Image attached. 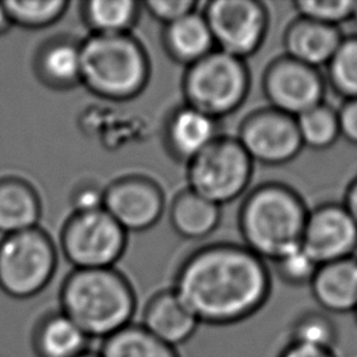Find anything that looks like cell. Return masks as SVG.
I'll use <instances>...</instances> for the list:
<instances>
[{
    "instance_id": "obj_1",
    "label": "cell",
    "mask_w": 357,
    "mask_h": 357,
    "mask_svg": "<svg viewBox=\"0 0 357 357\" xmlns=\"http://www.w3.org/2000/svg\"><path fill=\"white\" fill-rule=\"evenodd\" d=\"M173 290L199 324L234 325L257 314L272 290L264 259L244 244L215 243L190 254Z\"/></svg>"
},
{
    "instance_id": "obj_2",
    "label": "cell",
    "mask_w": 357,
    "mask_h": 357,
    "mask_svg": "<svg viewBox=\"0 0 357 357\" xmlns=\"http://www.w3.org/2000/svg\"><path fill=\"white\" fill-rule=\"evenodd\" d=\"M308 211L301 195L284 183L257 185L238 211L243 244L261 259L273 262L301 245Z\"/></svg>"
},
{
    "instance_id": "obj_3",
    "label": "cell",
    "mask_w": 357,
    "mask_h": 357,
    "mask_svg": "<svg viewBox=\"0 0 357 357\" xmlns=\"http://www.w3.org/2000/svg\"><path fill=\"white\" fill-rule=\"evenodd\" d=\"M60 307L89 339L105 340L132 324L137 297L114 268L73 269L61 286Z\"/></svg>"
},
{
    "instance_id": "obj_4",
    "label": "cell",
    "mask_w": 357,
    "mask_h": 357,
    "mask_svg": "<svg viewBox=\"0 0 357 357\" xmlns=\"http://www.w3.org/2000/svg\"><path fill=\"white\" fill-rule=\"evenodd\" d=\"M149 74L148 54L130 33H91L81 43V82L98 96L132 99L144 91Z\"/></svg>"
},
{
    "instance_id": "obj_5",
    "label": "cell",
    "mask_w": 357,
    "mask_h": 357,
    "mask_svg": "<svg viewBox=\"0 0 357 357\" xmlns=\"http://www.w3.org/2000/svg\"><path fill=\"white\" fill-rule=\"evenodd\" d=\"M251 75L245 60L212 50L188 66L183 78L187 105L219 120L237 112L245 102Z\"/></svg>"
},
{
    "instance_id": "obj_6",
    "label": "cell",
    "mask_w": 357,
    "mask_h": 357,
    "mask_svg": "<svg viewBox=\"0 0 357 357\" xmlns=\"http://www.w3.org/2000/svg\"><path fill=\"white\" fill-rule=\"evenodd\" d=\"M188 188L222 206L250 187L254 162L236 137L220 134L187 163Z\"/></svg>"
},
{
    "instance_id": "obj_7",
    "label": "cell",
    "mask_w": 357,
    "mask_h": 357,
    "mask_svg": "<svg viewBox=\"0 0 357 357\" xmlns=\"http://www.w3.org/2000/svg\"><path fill=\"white\" fill-rule=\"evenodd\" d=\"M57 268V251L42 229L3 236L0 241V289L13 298L39 294Z\"/></svg>"
},
{
    "instance_id": "obj_8",
    "label": "cell",
    "mask_w": 357,
    "mask_h": 357,
    "mask_svg": "<svg viewBox=\"0 0 357 357\" xmlns=\"http://www.w3.org/2000/svg\"><path fill=\"white\" fill-rule=\"evenodd\" d=\"M127 245V231L105 211L73 213L61 231V248L74 269L113 268Z\"/></svg>"
},
{
    "instance_id": "obj_9",
    "label": "cell",
    "mask_w": 357,
    "mask_h": 357,
    "mask_svg": "<svg viewBox=\"0 0 357 357\" xmlns=\"http://www.w3.org/2000/svg\"><path fill=\"white\" fill-rule=\"evenodd\" d=\"M218 50L247 60L262 46L269 11L258 0H213L202 11Z\"/></svg>"
},
{
    "instance_id": "obj_10",
    "label": "cell",
    "mask_w": 357,
    "mask_h": 357,
    "mask_svg": "<svg viewBox=\"0 0 357 357\" xmlns=\"http://www.w3.org/2000/svg\"><path fill=\"white\" fill-rule=\"evenodd\" d=\"M236 138L254 163L266 166L286 165L304 148L296 117L271 106L248 113Z\"/></svg>"
},
{
    "instance_id": "obj_11",
    "label": "cell",
    "mask_w": 357,
    "mask_h": 357,
    "mask_svg": "<svg viewBox=\"0 0 357 357\" xmlns=\"http://www.w3.org/2000/svg\"><path fill=\"white\" fill-rule=\"evenodd\" d=\"M262 91L268 106L297 117L325 102L326 81L318 68L284 54L266 66Z\"/></svg>"
},
{
    "instance_id": "obj_12",
    "label": "cell",
    "mask_w": 357,
    "mask_h": 357,
    "mask_svg": "<svg viewBox=\"0 0 357 357\" xmlns=\"http://www.w3.org/2000/svg\"><path fill=\"white\" fill-rule=\"evenodd\" d=\"M301 247L318 265L354 257L357 225L342 204H321L308 211Z\"/></svg>"
},
{
    "instance_id": "obj_13",
    "label": "cell",
    "mask_w": 357,
    "mask_h": 357,
    "mask_svg": "<svg viewBox=\"0 0 357 357\" xmlns=\"http://www.w3.org/2000/svg\"><path fill=\"white\" fill-rule=\"evenodd\" d=\"M103 209L126 230L142 231L152 227L165 209L160 187L142 176L114 180L103 190Z\"/></svg>"
},
{
    "instance_id": "obj_14",
    "label": "cell",
    "mask_w": 357,
    "mask_h": 357,
    "mask_svg": "<svg viewBox=\"0 0 357 357\" xmlns=\"http://www.w3.org/2000/svg\"><path fill=\"white\" fill-rule=\"evenodd\" d=\"M139 325L163 343L177 349L194 336L199 321L170 289L162 290L148 300Z\"/></svg>"
},
{
    "instance_id": "obj_15",
    "label": "cell",
    "mask_w": 357,
    "mask_h": 357,
    "mask_svg": "<svg viewBox=\"0 0 357 357\" xmlns=\"http://www.w3.org/2000/svg\"><path fill=\"white\" fill-rule=\"evenodd\" d=\"M311 294L326 314L357 311V259L349 257L321 264L310 282Z\"/></svg>"
},
{
    "instance_id": "obj_16",
    "label": "cell",
    "mask_w": 357,
    "mask_h": 357,
    "mask_svg": "<svg viewBox=\"0 0 357 357\" xmlns=\"http://www.w3.org/2000/svg\"><path fill=\"white\" fill-rule=\"evenodd\" d=\"M219 135L218 120L187 103L172 112L165 127L169 151L185 163L199 155Z\"/></svg>"
},
{
    "instance_id": "obj_17",
    "label": "cell",
    "mask_w": 357,
    "mask_h": 357,
    "mask_svg": "<svg viewBox=\"0 0 357 357\" xmlns=\"http://www.w3.org/2000/svg\"><path fill=\"white\" fill-rule=\"evenodd\" d=\"M343 36L337 26L297 17L283 33V46L287 57L319 70L326 67Z\"/></svg>"
},
{
    "instance_id": "obj_18",
    "label": "cell",
    "mask_w": 357,
    "mask_h": 357,
    "mask_svg": "<svg viewBox=\"0 0 357 357\" xmlns=\"http://www.w3.org/2000/svg\"><path fill=\"white\" fill-rule=\"evenodd\" d=\"M89 337L61 310L43 315L31 336L36 357H78L88 350Z\"/></svg>"
},
{
    "instance_id": "obj_19",
    "label": "cell",
    "mask_w": 357,
    "mask_h": 357,
    "mask_svg": "<svg viewBox=\"0 0 357 357\" xmlns=\"http://www.w3.org/2000/svg\"><path fill=\"white\" fill-rule=\"evenodd\" d=\"M163 45L169 56L185 67L216 49L206 20L197 10L165 26Z\"/></svg>"
},
{
    "instance_id": "obj_20",
    "label": "cell",
    "mask_w": 357,
    "mask_h": 357,
    "mask_svg": "<svg viewBox=\"0 0 357 357\" xmlns=\"http://www.w3.org/2000/svg\"><path fill=\"white\" fill-rule=\"evenodd\" d=\"M40 199L35 188L18 177L0 178V233L3 236L38 226Z\"/></svg>"
},
{
    "instance_id": "obj_21",
    "label": "cell",
    "mask_w": 357,
    "mask_h": 357,
    "mask_svg": "<svg viewBox=\"0 0 357 357\" xmlns=\"http://www.w3.org/2000/svg\"><path fill=\"white\" fill-rule=\"evenodd\" d=\"M220 222V206L190 188L176 195L170 206V223L184 238L199 240L215 231Z\"/></svg>"
},
{
    "instance_id": "obj_22",
    "label": "cell",
    "mask_w": 357,
    "mask_h": 357,
    "mask_svg": "<svg viewBox=\"0 0 357 357\" xmlns=\"http://www.w3.org/2000/svg\"><path fill=\"white\" fill-rule=\"evenodd\" d=\"M39 78L49 86L64 89L81 82V43L56 39L46 43L36 56Z\"/></svg>"
},
{
    "instance_id": "obj_23",
    "label": "cell",
    "mask_w": 357,
    "mask_h": 357,
    "mask_svg": "<svg viewBox=\"0 0 357 357\" xmlns=\"http://www.w3.org/2000/svg\"><path fill=\"white\" fill-rule=\"evenodd\" d=\"M141 4L134 0H89L82 4V17L92 33H130L139 17Z\"/></svg>"
},
{
    "instance_id": "obj_24",
    "label": "cell",
    "mask_w": 357,
    "mask_h": 357,
    "mask_svg": "<svg viewBox=\"0 0 357 357\" xmlns=\"http://www.w3.org/2000/svg\"><path fill=\"white\" fill-rule=\"evenodd\" d=\"M102 357H180L176 347H172L139 324H130L103 340L99 350Z\"/></svg>"
},
{
    "instance_id": "obj_25",
    "label": "cell",
    "mask_w": 357,
    "mask_h": 357,
    "mask_svg": "<svg viewBox=\"0 0 357 357\" xmlns=\"http://www.w3.org/2000/svg\"><path fill=\"white\" fill-rule=\"evenodd\" d=\"M303 146L314 151L332 148L340 138L337 110L322 102L296 117Z\"/></svg>"
},
{
    "instance_id": "obj_26",
    "label": "cell",
    "mask_w": 357,
    "mask_h": 357,
    "mask_svg": "<svg viewBox=\"0 0 357 357\" xmlns=\"http://www.w3.org/2000/svg\"><path fill=\"white\" fill-rule=\"evenodd\" d=\"M326 79L344 100L357 99V33L343 36L326 64Z\"/></svg>"
},
{
    "instance_id": "obj_27",
    "label": "cell",
    "mask_w": 357,
    "mask_h": 357,
    "mask_svg": "<svg viewBox=\"0 0 357 357\" xmlns=\"http://www.w3.org/2000/svg\"><path fill=\"white\" fill-rule=\"evenodd\" d=\"M66 0H6L11 24L39 29L56 24L68 7Z\"/></svg>"
},
{
    "instance_id": "obj_28",
    "label": "cell",
    "mask_w": 357,
    "mask_h": 357,
    "mask_svg": "<svg viewBox=\"0 0 357 357\" xmlns=\"http://www.w3.org/2000/svg\"><path fill=\"white\" fill-rule=\"evenodd\" d=\"M337 337V326L329 314L307 311L293 322L289 342L333 350Z\"/></svg>"
},
{
    "instance_id": "obj_29",
    "label": "cell",
    "mask_w": 357,
    "mask_h": 357,
    "mask_svg": "<svg viewBox=\"0 0 357 357\" xmlns=\"http://www.w3.org/2000/svg\"><path fill=\"white\" fill-rule=\"evenodd\" d=\"M293 6L301 18L339 28L351 18L354 0H297Z\"/></svg>"
},
{
    "instance_id": "obj_30",
    "label": "cell",
    "mask_w": 357,
    "mask_h": 357,
    "mask_svg": "<svg viewBox=\"0 0 357 357\" xmlns=\"http://www.w3.org/2000/svg\"><path fill=\"white\" fill-rule=\"evenodd\" d=\"M273 265L279 279L291 286L310 284L319 266L301 245L275 259Z\"/></svg>"
},
{
    "instance_id": "obj_31",
    "label": "cell",
    "mask_w": 357,
    "mask_h": 357,
    "mask_svg": "<svg viewBox=\"0 0 357 357\" xmlns=\"http://www.w3.org/2000/svg\"><path fill=\"white\" fill-rule=\"evenodd\" d=\"M145 10L165 26L197 10L195 0H151L142 4Z\"/></svg>"
},
{
    "instance_id": "obj_32",
    "label": "cell",
    "mask_w": 357,
    "mask_h": 357,
    "mask_svg": "<svg viewBox=\"0 0 357 357\" xmlns=\"http://www.w3.org/2000/svg\"><path fill=\"white\" fill-rule=\"evenodd\" d=\"M103 190L98 185L86 183L81 184L73 191L71 205L74 213H84V212H93L103 209Z\"/></svg>"
},
{
    "instance_id": "obj_33",
    "label": "cell",
    "mask_w": 357,
    "mask_h": 357,
    "mask_svg": "<svg viewBox=\"0 0 357 357\" xmlns=\"http://www.w3.org/2000/svg\"><path fill=\"white\" fill-rule=\"evenodd\" d=\"M340 137L357 146V99H346L337 110Z\"/></svg>"
},
{
    "instance_id": "obj_34",
    "label": "cell",
    "mask_w": 357,
    "mask_h": 357,
    "mask_svg": "<svg viewBox=\"0 0 357 357\" xmlns=\"http://www.w3.org/2000/svg\"><path fill=\"white\" fill-rule=\"evenodd\" d=\"M278 357H336L331 349L314 347L301 343L289 342L278 354Z\"/></svg>"
},
{
    "instance_id": "obj_35",
    "label": "cell",
    "mask_w": 357,
    "mask_h": 357,
    "mask_svg": "<svg viewBox=\"0 0 357 357\" xmlns=\"http://www.w3.org/2000/svg\"><path fill=\"white\" fill-rule=\"evenodd\" d=\"M342 205L347 211L353 222L357 225V176L347 185Z\"/></svg>"
},
{
    "instance_id": "obj_36",
    "label": "cell",
    "mask_w": 357,
    "mask_h": 357,
    "mask_svg": "<svg viewBox=\"0 0 357 357\" xmlns=\"http://www.w3.org/2000/svg\"><path fill=\"white\" fill-rule=\"evenodd\" d=\"M11 21H10V17H8V13L6 10V6H4V1H0V35L4 33L8 28H10Z\"/></svg>"
},
{
    "instance_id": "obj_37",
    "label": "cell",
    "mask_w": 357,
    "mask_h": 357,
    "mask_svg": "<svg viewBox=\"0 0 357 357\" xmlns=\"http://www.w3.org/2000/svg\"><path fill=\"white\" fill-rule=\"evenodd\" d=\"M78 357H102L100 356V353L99 351H92V350H86V351H84L82 354H79Z\"/></svg>"
},
{
    "instance_id": "obj_38",
    "label": "cell",
    "mask_w": 357,
    "mask_h": 357,
    "mask_svg": "<svg viewBox=\"0 0 357 357\" xmlns=\"http://www.w3.org/2000/svg\"><path fill=\"white\" fill-rule=\"evenodd\" d=\"M350 20L357 25V0H354V7H353V13H351Z\"/></svg>"
},
{
    "instance_id": "obj_39",
    "label": "cell",
    "mask_w": 357,
    "mask_h": 357,
    "mask_svg": "<svg viewBox=\"0 0 357 357\" xmlns=\"http://www.w3.org/2000/svg\"><path fill=\"white\" fill-rule=\"evenodd\" d=\"M354 257H356V259H357V255H354Z\"/></svg>"
},
{
    "instance_id": "obj_40",
    "label": "cell",
    "mask_w": 357,
    "mask_h": 357,
    "mask_svg": "<svg viewBox=\"0 0 357 357\" xmlns=\"http://www.w3.org/2000/svg\"><path fill=\"white\" fill-rule=\"evenodd\" d=\"M356 317H357V311H356Z\"/></svg>"
}]
</instances>
